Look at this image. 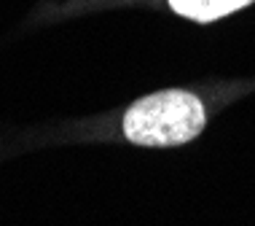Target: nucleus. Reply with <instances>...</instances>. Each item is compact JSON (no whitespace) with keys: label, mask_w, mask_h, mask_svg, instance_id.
<instances>
[{"label":"nucleus","mask_w":255,"mask_h":226,"mask_svg":"<svg viewBox=\"0 0 255 226\" xmlns=\"http://www.w3.org/2000/svg\"><path fill=\"white\" fill-rule=\"evenodd\" d=\"M204 127V105L196 94L167 89L137 100L124 116V132L134 146H180Z\"/></svg>","instance_id":"1"},{"label":"nucleus","mask_w":255,"mask_h":226,"mask_svg":"<svg viewBox=\"0 0 255 226\" xmlns=\"http://www.w3.org/2000/svg\"><path fill=\"white\" fill-rule=\"evenodd\" d=\"M250 3L253 0H169L175 13H180L185 19H194V22H212V19L234 13Z\"/></svg>","instance_id":"2"}]
</instances>
